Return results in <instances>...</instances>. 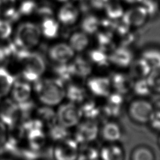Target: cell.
I'll use <instances>...</instances> for the list:
<instances>
[{"instance_id":"cell-1","label":"cell","mask_w":160,"mask_h":160,"mask_svg":"<svg viewBox=\"0 0 160 160\" xmlns=\"http://www.w3.org/2000/svg\"><path fill=\"white\" fill-rule=\"evenodd\" d=\"M22 66V75L27 81H36L46 70V61L43 56L36 52L16 47L15 53Z\"/></svg>"},{"instance_id":"cell-2","label":"cell","mask_w":160,"mask_h":160,"mask_svg":"<svg viewBox=\"0 0 160 160\" xmlns=\"http://www.w3.org/2000/svg\"><path fill=\"white\" fill-rule=\"evenodd\" d=\"M34 89L41 102L48 106L59 103L65 96L64 82L60 79H38Z\"/></svg>"},{"instance_id":"cell-3","label":"cell","mask_w":160,"mask_h":160,"mask_svg":"<svg viewBox=\"0 0 160 160\" xmlns=\"http://www.w3.org/2000/svg\"><path fill=\"white\" fill-rule=\"evenodd\" d=\"M41 35V31L38 25L31 22H23L16 29L14 44L20 49H31L38 44Z\"/></svg>"},{"instance_id":"cell-4","label":"cell","mask_w":160,"mask_h":160,"mask_svg":"<svg viewBox=\"0 0 160 160\" xmlns=\"http://www.w3.org/2000/svg\"><path fill=\"white\" fill-rule=\"evenodd\" d=\"M82 115L81 108L72 102L61 106L56 114L59 123L66 128L76 125L80 121Z\"/></svg>"},{"instance_id":"cell-5","label":"cell","mask_w":160,"mask_h":160,"mask_svg":"<svg viewBox=\"0 0 160 160\" xmlns=\"http://www.w3.org/2000/svg\"><path fill=\"white\" fill-rule=\"evenodd\" d=\"M0 120L8 126L19 122V109L17 102L10 99L0 104Z\"/></svg>"},{"instance_id":"cell-6","label":"cell","mask_w":160,"mask_h":160,"mask_svg":"<svg viewBox=\"0 0 160 160\" xmlns=\"http://www.w3.org/2000/svg\"><path fill=\"white\" fill-rule=\"evenodd\" d=\"M55 158L59 160H72L78 157V147L75 140L66 138L58 141L53 150Z\"/></svg>"},{"instance_id":"cell-7","label":"cell","mask_w":160,"mask_h":160,"mask_svg":"<svg viewBox=\"0 0 160 160\" xmlns=\"http://www.w3.org/2000/svg\"><path fill=\"white\" fill-rule=\"evenodd\" d=\"M98 133L97 124L91 119H88L78 124L75 137L76 142L86 143L94 140Z\"/></svg>"},{"instance_id":"cell-8","label":"cell","mask_w":160,"mask_h":160,"mask_svg":"<svg viewBox=\"0 0 160 160\" xmlns=\"http://www.w3.org/2000/svg\"><path fill=\"white\" fill-rule=\"evenodd\" d=\"M132 118L140 122L149 121L154 112L152 105L146 101L138 100L134 101L129 108Z\"/></svg>"},{"instance_id":"cell-9","label":"cell","mask_w":160,"mask_h":160,"mask_svg":"<svg viewBox=\"0 0 160 160\" xmlns=\"http://www.w3.org/2000/svg\"><path fill=\"white\" fill-rule=\"evenodd\" d=\"M74 50L67 44L59 43L52 46L48 51L49 58L56 64H67L74 56Z\"/></svg>"},{"instance_id":"cell-10","label":"cell","mask_w":160,"mask_h":160,"mask_svg":"<svg viewBox=\"0 0 160 160\" xmlns=\"http://www.w3.org/2000/svg\"><path fill=\"white\" fill-rule=\"evenodd\" d=\"M137 4L126 11H124L122 19L129 26L142 25L149 16L146 10L141 4Z\"/></svg>"},{"instance_id":"cell-11","label":"cell","mask_w":160,"mask_h":160,"mask_svg":"<svg viewBox=\"0 0 160 160\" xmlns=\"http://www.w3.org/2000/svg\"><path fill=\"white\" fill-rule=\"evenodd\" d=\"M28 144L30 149L38 151L43 149L46 142V136L40 126L32 127L26 131Z\"/></svg>"},{"instance_id":"cell-12","label":"cell","mask_w":160,"mask_h":160,"mask_svg":"<svg viewBox=\"0 0 160 160\" xmlns=\"http://www.w3.org/2000/svg\"><path fill=\"white\" fill-rule=\"evenodd\" d=\"M111 82L105 77H94L88 82L90 91L98 96H108L110 93Z\"/></svg>"},{"instance_id":"cell-13","label":"cell","mask_w":160,"mask_h":160,"mask_svg":"<svg viewBox=\"0 0 160 160\" xmlns=\"http://www.w3.org/2000/svg\"><path fill=\"white\" fill-rule=\"evenodd\" d=\"M31 93L30 85L26 81H16L11 88L13 100L17 103H22L29 99Z\"/></svg>"},{"instance_id":"cell-14","label":"cell","mask_w":160,"mask_h":160,"mask_svg":"<svg viewBox=\"0 0 160 160\" xmlns=\"http://www.w3.org/2000/svg\"><path fill=\"white\" fill-rule=\"evenodd\" d=\"M79 16L78 8L71 3L64 4L59 10L58 18L64 25H71L76 22Z\"/></svg>"},{"instance_id":"cell-15","label":"cell","mask_w":160,"mask_h":160,"mask_svg":"<svg viewBox=\"0 0 160 160\" xmlns=\"http://www.w3.org/2000/svg\"><path fill=\"white\" fill-rule=\"evenodd\" d=\"M69 65L72 72L76 77L84 78L91 72L90 64L81 56L75 58Z\"/></svg>"},{"instance_id":"cell-16","label":"cell","mask_w":160,"mask_h":160,"mask_svg":"<svg viewBox=\"0 0 160 160\" xmlns=\"http://www.w3.org/2000/svg\"><path fill=\"white\" fill-rule=\"evenodd\" d=\"M109 59L117 66L126 67L131 64L132 56L129 50L121 48L114 50Z\"/></svg>"},{"instance_id":"cell-17","label":"cell","mask_w":160,"mask_h":160,"mask_svg":"<svg viewBox=\"0 0 160 160\" xmlns=\"http://www.w3.org/2000/svg\"><path fill=\"white\" fill-rule=\"evenodd\" d=\"M111 82L114 88L121 93L128 92L133 86L132 79L128 76L120 73L114 74Z\"/></svg>"},{"instance_id":"cell-18","label":"cell","mask_w":160,"mask_h":160,"mask_svg":"<svg viewBox=\"0 0 160 160\" xmlns=\"http://www.w3.org/2000/svg\"><path fill=\"white\" fill-rule=\"evenodd\" d=\"M40 29L41 33H42L46 38L52 39L58 35L59 24L53 18L47 17L42 21Z\"/></svg>"},{"instance_id":"cell-19","label":"cell","mask_w":160,"mask_h":160,"mask_svg":"<svg viewBox=\"0 0 160 160\" xmlns=\"http://www.w3.org/2000/svg\"><path fill=\"white\" fill-rule=\"evenodd\" d=\"M65 95L73 103L82 102L86 97V92L83 88L74 82L69 83L65 89Z\"/></svg>"},{"instance_id":"cell-20","label":"cell","mask_w":160,"mask_h":160,"mask_svg":"<svg viewBox=\"0 0 160 160\" xmlns=\"http://www.w3.org/2000/svg\"><path fill=\"white\" fill-rule=\"evenodd\" d=\"M36 115V119L39 121L43 126L46 125L49 128L56 122V114L49 108L44 107L38 109Z\"/></svg>"},{"instance_id":"cell-21","label":"cell","mask_w":160,"mask_h":160,"mask_svg":"<svg viewBox=\"0 0 160 160\" xmlns=\"http://www.w3.org/2000/svg\"><path fill=\"white\" fill-rule=\"evenodd\" d=\"M14 79L4 68L0 67V98L5 96L11 89Z\"/></svg>"},{"instance_id":"cell-22","label":"cell","mask_w":160,"mask_h":160,"mask_svg":"<svg viewBox=\"0 0 160 160\" xmlns=\"http://www.w3.org/2000/svg\"><path fill=\"white\" fill-rule=\"evenodd\" d=\"M104 9L108 18L112 20L122 18L124 12L121 4L118 0H107Z\"/></svg>"},{"instance_id":"cell-23","label":"cell","mask_w":160,"mask_h":160,"mask_svg":"<svg viewBox=\"0 0 160 160\" xmlns=\"http://www.w3.org/2000/svg\"><path fill=\"white\" fill-rule=\"evenodd\" d=\"M70 46L74 51H82L89 44V39L85 32H76L73 33L69 39Z\"/></svg>"},{"instance_id":"cell-24","label":"cell","mask_w":160,"mask_h":160,"mask_svg":"<svg viewBox=\"0 0 160 160\" xmlns=\"http://www.w3.org/2000/svg\"><path fill=\"white\" fill-rule=\"evenodd\" d=\"M151 68L142 58L134 61L131 67V72L136 78H142L149 74Z\"/></svg>"},{"instance_id":"cell-25","label":"cell","mask_w":160,"mask_h":160,"mask_svg":"<svg viewBox=\"0 0 160 160\" xmlns=\"http://www.w3.org/2000/svg\"><path fill=\"white\" fill-rule=\"evenodd\" d=\"M100 24L101 22L96 16L89 14L82 19L81 27L86 34H93L98 30Z\"/></svg>"},{"instance_id":"cell-26","label":"cell","mask_w":160,"mask_h":160,"mask_svg":"<svg viewBox=\"0 0 160 160\" xmlns=\"http://www.w3.org/2000/svg\"><path fill=\"white\" fill-rule=\"evenodd\" d=\"M103 138L109 141H115L121 137V129L118 125L114 122L106 124L102 131Z\"/></svg>"},{"instance_id":"cell-27","label":"cell","mask_w":160,"mask_h":160,"mask_svg":"<svg viewBox=\"0 0 160 160\" xmlns=\"http://www.w3.org/2000/svg\"><path fill=\"white\" fill-rule=\"evenodd\" d=\"M48 134L51 139L56 141H59L68 138L69 136V132L67 130V128L62 126L59 123L57 124L56 122L49 127Z\"/></svg>"},{"instance_id":"cell-28","label":"cell","mask_w":160,"mask_h":160,"mask_svg":"<svg viewBox=\"0 0 160 160\" xmlns=\"http://www.w3.org/2000/svg\"><path fill=\"white\" fill-rule=\"evenodd\" d=\"M148 63L151 69H160V51L156 49H149L143 52L142 57Z\"/></svg>"},{"instance_id":"cell-29","label":"cell","mask_w":160,"mask_h":160,"mask_svg":"<svg viewBox=\"0 0 160 160\" xmlns=\"http://www.w3.org/2000/svg\"><path fill=\"white\" fill-rule=\"evenodd\" d=\"M101 155L102 158L104 159H119L122 158V152L119 147L114 145L103 148Z\"/></svg>"},{"instance_id":"cell-30","label":"cell","mask_w":160,"mask_h":160,"mask_svg":"<svg viewBox=\"0 0 160 160\" xmlns=\"http://www.w3.org/2000/svg\"><path fill=\"white\" fill-rule=\"evenodd\" d=\"M16 0H0V16L12 17L15 14Z\"/></svg>"},{"instance_id":"cell-31","label":"cell","mask_w":160,"mask_h":160,"mask_svg":"<svg viewBox=\"0 0 160 160\" xmlns=\"http://www.w3.org/2000/svg\"><path fill=\"white\" fill-rule=\"evenodd\" d=\"M151 84L149 80L148 79H139L134 85V89L135 92L140 96H146L151 92L152 89Z\"/></svg>"},{"instance_id":"cell-32","label":"cell","mask_w":160,"mask_h":160,"mask_svg":"<svg viewBox=\"0 0 160 160\" xmlns=\"http://www.w3.org/2000/svg\"><path fill=\"white\" fill-rule=\"evenodd\" d=\"M89 56L92 61L99 66H103L107 64L109 58L105 54L104 51L102 49H94L91 51Z\"/></svg>"},{"instance_id":"cell-33","label":"cell","mask_w":160,"mask_h":160,"mask_svg":"<svg viewBox=\"0 0 160 160\" xmlns=\"http://www.w3.org/2000/svg\"><path fill=\"white\" fill-rule=\"evenodd\" d=\"M98 156V151L94 148L88 146H83L78 150V158L79 159H94Z\"/></svg>"},{"instance_id":"cell-34","label":"cell","mask_w":160,"mask_h":160,"mask_svg":"<svg viewBox=\"0 0 160 160\" xmlns=\"http://www.w3.org/2000/svg\"><path fill=\"white\" fill-rule=\"evenodd\" d=\"M12 28L10 23L0 19V39H7L11 35Z\"/></svg>"},{"instance_id":"cell-35","label":"cell","mask_w":160,"mask_h":160,"mask_svg":"<svg viewBox=\"0 0 160 160\" xmlns=\"http://www.w3.org/2000/svg\"><path fill=\"white\" fill-rule=\"evenodd\" d=\"M133 158L135 160H151L153 159V156L149 149L146 148H139L134 152Z\"/></svg>"},{"instance_id":"cell-36","label":"cell","mask_w":160,"mask_h":160,"mask_svg":"<svg viewBox=\"0 0 160 160\" xmlns=\"http://www.w3.org/2000/svg\"><path fill=\"white\" fill-rule=\"evenodd\" d=\"M121 105L117 104L108 101V103L105 106V112L108 116H116L119 114L120 111V107Z\"/></svg>"},{"instance_id":"cell-37","label":"cell","mask_w":160,"mask_h":160,"mask_svg":"<svg viewBox=\"0 0 160 160\" xmlns=\"http://www.w3.org/2000/svg\"><path fill=\"white\" fill-rule=\"evenodd\" d=\"M36 7L35 3L32 1H26L23 2L20 6V12L25 15L31 14Z\"/></svg>"},{"instance_id":"cell-38","label":"cell","mask_w":160,"mask_h":160,"mask_svg":"<svg viewBox=\"0 0 160 160\" xmlns=\"http://www.w3.org/2000/svg\"><path fill=\"white\" fill-rule=\"evenodd\" d=\"M152 88L156 91L160 92V72H154L148 78Z\"/></svg>"},{"instance_id":"cell-39","label":"cell","mask_w":160,"mask_h":160,"mask_svg":"<svg viewBox=\"0 0 160 160\" xmlns=\"http://www.w3.org/2000/svg\"><path fill=\"white\" fill-rule=\"evenodd\" d=\"M149 121L154 129L160 131V111H154Z\"/></svg>"},{"instance_id":"cell-40","label":"cell","mask_w":160,"mask_h":160,"mask_svg":"<svg viewBox=\"0 0 160 160\" xmlns=\"http://www.w3.org/2000/svg\"><path fill=\"white\" fill-rule=\"evenodd\" d=\"M7 140V131L5 124L0 120V147L3 145Z\"/></svg>"},{"instance_id":"cell-41","label":"cell","mask_w":160,"mask_h":160,"mask_svg":"<svg viewBox=\"0 0 160 160\" xmlns=\"http://www.w3.org/2000/svg\"><path fill=\"white\" fill-rule=\"evenodd\" d=\"M125 3L131 5H138L141 3L142 0H122Z\"/></svg>"},{"instance_id":"cell-42","label":"cell","mask_w":160,"mask_h":160,"mask_svg":"<svg viewBox=\"0 0 160 160\" xmlns=\"http://www.w3.org/2000/svg\"><path fill=\"white\" fill-rule=\"evenodd\" d=\"M59 1H66L67 0H59Z\"/></svg>"}]
</instances>
